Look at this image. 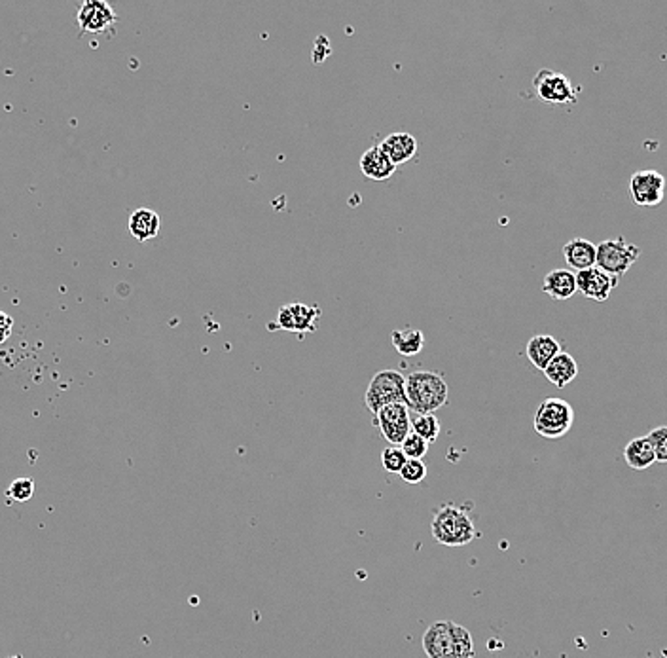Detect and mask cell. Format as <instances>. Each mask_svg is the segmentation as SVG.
<instances>
[{
	"label": "cell",
	"mask_w": 667,
	"mask_h": 658,
	"mask_svg": "<svg viewBox=\"0 0 667 658\" xmlns=\"http://www.w3.org/2000/svg\"><path fill=\"white\" fill-rule=\"evenodd\" d=\"M379 148L385 152V156L394 163V166H402V163L412 160L417 154V141L412 133L399 131L387 136Z\"/></svg>",
	"instance_id": "cell-13"
},
{
	"label": "cell",
	"mask_w": 667,
	"mask_h": 658,
	"mask_svg": "<svg viewBox=\"0 0 667 658\" xmlns=\"http://www.w3.org/2000/svg\"><path fill=\"white\" fill-rule=\"evenodd\" d=\"M76 21H78L82 35H103L111 31L118 21V16L112 6L104 3V0H86L78 12H76Z\"/></svg>",
	"instance_id": "cell-10"
},
{
	"label": "cell",
	"mask_w": 667,
	"mask_h": 658,
	"mask_svg": "<svg viewBox=\"0 0 667 658\" xmlns=\"http://www.w3.org/2000/svg\"><path fill=\"white\" fill-rule=\"evenodd\" d=\"M542 292L552 296L554 300H569L576 292V274L569 267H557L548 272L542 281Z\"/></svg>",
	"instance_id": "cell-16"
},
{
	"label": "cell",
	"mask_w": 667,
	"mask_h": 658,
	"mask_svg": "<svg viewBox=\"0 0 667 658\" xmlns=\"http://www.w3.org/2000/svg\"><path fill=\"white\" fill-rule=\"evenodd\" d=\"M408 457L400 450V446H389L382 452V465L387 473H400Z\"/></svg>",
	"instance_id": "cell-26"
},
{
	"label": "cell",
	"mask_w": 667,
	"mask_h": 658,
	"mask_svg": "<svg viewBox=\"0 0 667 658\" xmlns=\"http://www.w3.org/2000/svg\"><path fill=\"white\" fill-rule=\"evenodd\" d=\"M12 328H13V319L8 316V313L0 311V346L12 336Z\"/></svg>",
	"instance_id": "cell-28"
},
{
	"label": "cell",
	"mask_w": 667,
	"mask_h": 658,
	"mask_svg": "<svg viewBox=\"0 0 667 658\" xmlns=\"http://www.w3.org/2000/svg\"><path fill=\"white\" fill-rule=\"evenodd\" d=\"M665 196V177L656 169H641L630 178V198L641 207H656Z\"/></svg>",
	"instance_id": "cell-9"
},
{
	"label": "cell",
	"mask_w": 667,
	"mask_h": 658,
	"mask_svg": "<svg viewBox=\"0 0 667 658\" xmlns=\"http://www.w3.org/2000/svg\"><path fill=\"white\" fill-rule=\"evenodd\" d=\"M574 424V410L567 400L550 397L540 402L535 412L533 427L537 435L546 440L564 439Z\"/></svg>",
	"instance_id": "cell-4"
},
{
	"label": "cell",
	"mask_w": 667,
	"mask_h": 658,
	"mask_svg": "<svg viewBox=\"0 0 667 658\" xmlns=\"http://www.w3.org/2000/svg\"><path fill=\"white\" fill-rule=\"evenodd\" d=\"M564 257H565V262L569 264L571 270H574V272L589 270V267L596 266L597 245L591 243L589 239L574 237V239H571V242L565 243Z\"/></svg>",
	"instance_id": "cell-14"
},
{
	"label": "cell",
	"mask_w": 667,
	"mask_h": 658,
	"mask_svg": "<svg viewBox=\"0 0 667 658\" xmlns=\"http://www.w3.org/2000/svg\"><path fill=\"white\" fill-rule=\"evenodd\" d=\"M533 87L539 99L550 104H574L579 99V87H574L569 77L550 69H540L535 74Z\"/></svg>",
	"instance_id": "cell-7"
},
{
	"label": "cell",
	"mask_w": 667,
	"mask_h": 658,
	"mask_svg": "<svg viewBox=\"0 0 667 658\" xmlns=\"http://www.w3.org/2000/svg\"><path fill=\"white\" fill-rule=\"evenodd\" d=\"M427 658H474V639L465 626L453 621H436L423 634Z\"/></svg>",
	"instance_id": "cell-1"
},
{
	"label": "cell",
	"mask_w": 667,
	"mask_h": 658,
	"mask_svg": "<svg viewBox=\"0 0 667 658\" xmlns=\"http://www.w3.org/2000/svg\"><path fill=\"white\" fill-rule=\"evenodd\" d=\"M374 425L391 446H400L412 432V415L406 405H389L374 414Z\"/></svg>",
	"instance_id": "cell-8"
},
{
	"label": "cell",
	"mask_w": 667,
	"mask_h": 658,
	"mask_svg": "<svg viewBox=\"0 0 667 658\" xmlns=\"http://www.w3.org/2000/svg\"><path fill=\"white\" fill-rule=\"evenodd\" d=\"M624 461L631 471H646L656 463L655 452L646 440V437L631 439L624 448Z\"/></svg>",
	"instance_id": "cell-20"
},
{
	"label": "cell",
	"mask_w": 667,
	"mask_h": 658,
	"mask_svg": "<svg viewBox=\"0 0 667 658\" xmlns=\"http://www.w3.org/2000/svg\"><path fill=\"white\" fill-rule=\"evenodd\" d=\"M392 346L400 355L414 357L424 348V334L414 326L400 328V331L392 333Z\"/></svg>",
	"instance_id": "cell-21"
},
{
	"label": "cell",
	"mask_w": 667,
	"mask_h": 658,
	"mask_svg": "<svg viewBox=\"0 0 667 658\" xmlns=\"http://www.w3.org/2000/svg\"><path fill=\"white\" fill-rule=\"evenodd\" d=\"M641 249L630 243L624 237L616 239H605L603 243L597 245V257H596V267L601 272L609 274L616 279L626 276L630 267L639 259Z\"/></svg>",
	"instance_id": "cell-6"
},
{
	"label": "cell",
	"mask_w": 667,
	"mask_h": 658,
	"mask_svg": "<svg viewBox=\"0 0 667 658\" xmlns=\"http://www.w3.org/2000/svg\"><path fill=\"white\" fill-rule=\"evenodd\" d=\"M646 440L652 448V452H655L656 461L667 463V425L652 429L646 435Z\"/></svg>",
	"instance_id": "cell-24"
},
{
	"label": "cell",
	"mask_w": 667,
	"mask_h": 658,
	"mask_svg": "<svg viewBox=\"0 0 667 658\" xmlns=\"http://www.w3.org/2000/svg\"><path fill=\"white\" fill-rule=\"evenodd\" d=\"M360 171L364 177H368L370 181L383 183L394 175L397 166H394V163L385 156V152L377 144V146L368 148V151L360 156Z\"/></svg>",
	"instance_id": "cell-15"
},
{
	"label": "cell",
	"mask_w": 667,
	"mask_h": 658,
	"mask_svg": "<svg viewBox=\"0 0 667 658\" xmlns=\"http://www.w3.org/2000/svg\"><path fill=\"white\" fill-rule=\"evenodd\" d=\"M412 432L421 437L427 444H432L440 437V422L434 414L416 415L412 420Z\"/></svg>",
	"instance_id": "cell-22"
},
{
	"label": "cell",
	"mask_w": 667,
	"mask_h": 658,
	"mask_svg": "<svg viewBox=\"0 0 667 658\" xmlns=\"http://www.w3.org/2000/svg\"><path fill=\"white\" fill-rule=\"evenodd\" d=\"M33 496H35V481H33V478H25V476L15 478V481L6 489V498L10 501L25 503Z\"/></svg>",
	"instance_id": "cell-23"
},
{
	"label": "cell",
	"mask_w": 667,
	"mask_h": 658,
	"mask_svg": "<svg viewBox=\"0 0 667 658\" xmlns=\"http://www.w3.org/2000/svg\"><path fill=\"white\" fill-rule=\"evenodd\" d=\"M400 450L404 452V456H406L408 459H423L424 456H427L429 444L424 442L421 437L414 435V432H409V435L402 440Z\"/></svg>",
	"instance_id": "cell-27"
},
{
	"label": "cell",
	"mask_w": 667,
	"mask_h": 658,
	"mask_svg": "<svg viewBox=\"0 0 667 658\" xmlns=\"http://www.w3.org/2000/svg\"><path fill=\"white\" fill-rule=\"evenodd\" d=\"M364 402L372 414L389 405H406V376L391 368L377 372L368 383Z\"/></svg>",
	"instance_id": "cell-5"
},
{
	"label": "cell",
	"mask_w": 667,
	"mask_h": 658,
	"mask_svg": "<svg viewBox=\"0 0 667 658\" xmlns=\"http://www.w3.org/2000/svg\"><path fill=\"white\" fill-rule=\"evenodd\" d=\"M449 389L442 374L416 370L406 376V407L417 415L434 414L448 405Z\"/></svg>",
	"instance_id": "cell-2"
},
{
	"label": "cell",
	"mask_w": 667,
	"mask_h": 658,
	"mask_svg": "<svg viewBox=\"0 0 667 658\" xmlns=\"http://www.w3.org/2000/svg\"><path fill=\"white\" fill-rule=\"evenodd\" d=\"M544 376L546 380H548L552 385L564 389L567 387L576 376H579V365H576L574 357L567 351H559L550 365L546 366L544 370Z\"/></svg>",
	"instance_id": "cell-17"
},
{
	"label": "cell",
	"mask_w": 667,
	"mask_h": 658,
	"mask_svg": "<svg viewBox=\"0 0 667 658\" xmlns=\"http://www.w3.org/2000/svg\"><path fill=\"white\" fill-rule=\"evenodd\" d=\"M559 351H561V343L550 334H535L527 341V348H525L531 365H535V368L539 370H544L546 366H548L552 358Z\"/></svg>",
	"instance_id": "cell-18"
},
{
	"label": "cell",
	"mask_w": 667,
	"mask_h": 658,
	"mask_svg": "<svg viewBox=\"0 0 667 658\" xmlns=\"http://www.w3.org/2000/svg\"><path fill=\"white\" fill-rule=\"evenodd\" d=\"M399 474L406 484H419L427 476V465L421 459H408Z\"/></svg>",
	"instance_id": "cell-25"
},
{
	"label": "cell",
	"mask_w": 667,
	"mask_h": 658,
	"mask_svg": "<svg viewBox=\"0 0 667 658\" xmlns=\"http://www.w3.org/2000/svg\"><path fill=\"white\" fill-rule=\"evenodd\" d=\"M431 533L444 547H465L480 537L474 522L457 505H444L438 508L431 523Z\"/></svg>",
	"instance_id": "cell-3"
},
{
	"label": "cell",
	"mask_w": 667,
	"mask_h": 658,
	"mask_svg": "<svg viewBox=\"0 0 667 658\" xmlns=\"http://www.w3.org/2000/svg\"><path fill=\"white\" fill-rule=\"evenodd\" d=\"M321 316V309L317 306H308V304H288L283 306L277 311L276 325L277 328H283V331H292V333H311L315 331V321Z\"/></svg>",
	"instance_id": "cell-12"
},
{
	"label": "cell",
	"mask_w": 667,
	"mask_h": 658,
	"mask_svg": "<svg viewBox=\"0 0 667 658\" xmlns=\"http://www.w3.org/2000/svg\"><path fill=\"white\" fill-rule=\"evenodd\" d=\"M160 215L152 209H136L129 217V232L141 243L154 239L160 234Z\"/></svg>",
	"instance_id": "cell-19"
},
{
	"label": "cell",
	"mask_w": 667,
	"mask_h": 658,
	"mask_svg": "<svg viewBox=\"0 0 667 658\" xmlns=\"http://www.w3.org/2000/svg\"><path fill=\"white\" fill-rule=\"evenodd\" d=\"M618 279L601 272L599 267H589V270L576 272V292L584 294L589 300L606 302L611 292L616 289Z\"/></svg>",
	"instance_id": "cell-11"
}]
</instances>
